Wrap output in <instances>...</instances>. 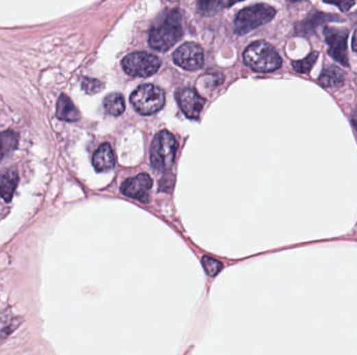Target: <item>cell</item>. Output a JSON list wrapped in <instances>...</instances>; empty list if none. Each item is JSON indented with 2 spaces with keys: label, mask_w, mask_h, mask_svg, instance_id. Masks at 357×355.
I'll list each match as a JSON object with an SVG mask.
<instances>
[{
  "label": "cell",
  "mask_w": 357,
  "mask_h": 355,
  "mask_svg": "<svg viewBox=\"0 0 357 355\" xmlns=\"http://www.w3.org/2000/svg\"><path fill=\"white\" fill-rule=\"evenodd\" d=\"M182 18L177 10L169 12L149 31V45L158 51H167L182 38Z\"/></svg>",
  "instance_id": "cell-1"
},
{
  "label": "cell",
  "mask_w": 357,
  "mask_h": 355,
  "mask_svg": "<svg viewBox=\"0 0 357 355\" xmlns=\"http://www.w3.org/2000/svg\"><path fill=\"white\" fill-rule=\"evenodd\" d=\"M245 65L256 73H273L282 65L276 49L265 41H257L250 44L243 53Z\"/></svg>",
  "instance_id": "cell-2"
},
{
  "label": "cell",
  "mask_w": 357,
  "mask_h": 355,
  "mask_svg": "<svg viewBox=\"0 0 357 355\" xmlns=\"http://www.w3.org/2000/svg\"><path fill=\"white\" fill-rule=\"evenodd\" d=\"M177 142L173 133L162 131L153 137L151 146V163L159 171L169 170L175 161Z\"/></svg>",
  "instance_id": "cell-3"
},
{
  "label": "cell",
  "mask_w": 357,
  "mask_h": 355,
  "mask_svg": "<svg viewBox=\"0 0 357 355\" xmlns=\"http://www.w3.org/2000/svg\"><path fill=\"white\" fill-rule=\"evenodd\" d=\"M276 15V10L271 5H255L245 8L235 18V33L245 35L253 29L267 25Z\"/></svg>",
  "instance_id": "cell-4"
},
{
  "label": "cell",
  "mask_w": 357,
  "mask_h": 355,
  "mask_svg": "<svg viewBox=\"0 0 357 355\" xmlns=\"http://www.w3.org/2000/svg\"><path fill=\"white\" fill-rule=\"evenodd\" d=\"M132 105L141 115L149 116L160 111L165 103V94L159 87L143 85L132 93Z\"/></svg>",
  "instance_id": "cell-5"
},
{
  "label": "cell",
  "mask_w": 357,
  "mask_h": 355,
  "mask_svg": "<svg viewBox=\"0 0 357 355\" xmlns=\"http://www.w3.org/2000/svg\"><path fill=\"white\" fill-rule=\"evenodd\" d=\"M123 68L132 77H147L155 75L161 66L160 60L147 53H133L123 60Z\"/></svg>",
  "instance_id": "cell-6"
},
{
  "label": "cell",
  "mask_w": 357,
  "mask_h": 355,
  "mask_svg": "<svg viewBox=\"0 0 357 355\" xmlns=\"http://www.w3.org/2000/svg\"><path fill=\"white\" fill-rule=\"evenodd\" d=\"M324 37L328 45V53L331 57L336 60L341 65L348 67V31L338 27H326L324 29Z\"/></svg>",
  "instance_id": "cell-7"
},
{
  "label": "cell",
  "mask_w": 357,
  "mask_h": 355,
  "mask_svg": "<svg viewBox=\"0 0 357 355\" xmlns=\"http://www.w3.org/2000/svg\"><path fill=\"white\" fill-rule=\"evenodd\" d=\"M173 62L183 69L193 71L204 65V53L195 43H185L173 53Z\"/></svg>",
  "instance_id": "cell-8"
},
{
  "label": "cell",
  "mask_w": 357,
  "mask_h": 355,
  "mask_svg": "<svg viewBox=\"0 0 357 355\" xmlns=\"http://www.w3.org/2000/svg\"><path fill=\"white\" fill-rule=\"evenodd\" d=\"M153 187V179L149 174L141 173L137 176L127 179L121 185V193L130 198L147 202L149 200V191Z\"/></svg>",
  "instance_id": "cell-9"
},
{
  "label": "cell",
  "mask_w": 357,
  "mask_h": 355,
  "mask_svg": "<svg viewBox=\"0 0 357 355\" xmlns=\"http://www.w3.org/2000/svg\"><path fill=\"white\" fill-rule=\"evenodd\" d=\"M177 101L183 113L189 119H197L205 105V99L195 89L186 88L179 93Z\"/></svg>",
  "instance_id": "cell-10"
},
{
  "label": "cell",
  "mask_w": 357,
  "mask_h": 355,
  "mask_svg": "<svg viewBox=\"0 0 357 355\" xmlns=\"http://www.w3.org/2000/svg\"><path fill=\"white\" fill-rule=\"evenodd\" d=\"M338 15H329V14L315 12L312 15L308 16L306 19L300 22L296 27V33L299 36H308L314 34L317 27L331 21H341Z\"/></svg>",
  "instance_id": "cell-11"
},
{
  "label": "cell",
  "mask_w": 357,
  "mask_h": 355,
  "mask_svg": "<svg viewBox=\"0 0 357 355\" xmlns=\"http://www.w3.org/2000/svg\"><path fill=\"white\" fill-rule=\"evenodd\" d=\"M93 166L97 172H107L112 170L115 165L114 153L110 144L105 143L95 151L93 159Z\"/></svg>",
  "instance_id": "cell-12"
},
{
  "label": "cell",
  "mask_w": 357,
  "mask_h": 355,
  "mask_svg": "<svg viewBox=\"0 0 357 355\" xmlns=\"http://www.w3.org/2000/svg\"><path fill=\"white\" fill-rule=\"evenodd\" d=\"M18 181L19 176L15 168L8 169L0 172V197L5 199L7 202L13 198Z\"/></svg>",
  "instance_id": "cell-13"
},
{
  "label": "cell",
  "mask_w": 357,
  "mask_h": 355,
  "mask_svg": "<svg viewBox=\"0 0 357 355\" xmlns=\"http://www.w3.org/2000/svg\"><path fill=\"white\" fill-rule=\"evenodd\" d=\"M57 117L60 120L67 122H75L79 120L81 114L71 98L66 95H61L57 105Z\"/></svg>",
  "instance_id": "cell-14"
},
{
  "label": "cell",
  "mask_w": 357,
  "mask_h": 355,
  "mask_svg": "<svg viewBox=\"0 0 357 355\" xmlns=\"http://www.w3.org/2000/svg\"><path fill=\"white\" fill-rule=\"evenodd\" d=\"M318 81L324 88L340 87L344 83L345 73L336 66H328L323 70Z\"/></svg>",
  "instance_id": "cell-15"
},
{
  "label": "cell",
  "mask_w": 357,
  "mask_h": 355,
  "mask_svg": "<svg viewBox=\"0 0 357 355\" xmlns=\"http://www.w3.org/2000/svg\"><path fill=\"white\" fill-rule=\"evenodd\" d=\"M103 107L110 115L121 116L125 111V103L123 95L119 93L109 94L103 101Z\"/></svg>",
  "instance_id": "cell-16"
},
{
  "label": "cell",
  "mask_w": 357,
  "mask_h": 355,
  "mask_svg": "<svg viewBox=\"0 0 357 355\" xmlns=\"http://www.w3.org/2000/svg\"><path fill=\"white\" fill-rule=\"evenodd\" d=\"M18 145V135L13 131L0 133V161L15 150Z\"/></svg>",
  "instance_id": "cell-17"
},
{
  "label": "cell",
  "mask_w": 357,
  "mask_h": 355,
  "mask_svg": "<svg viewBox=\"0 0 357 355\" xmlns=\"http://www.w3.org/2000/svg\"><path fill=\"white\" fill-rule=\"evenodd\" d=\"M21 321H18L16 317L10 314H3L0 316V342L7 339L10 334L19 326Z\"/></svg>",
  "instance_id": "cell-18"
},
{
  "label": "cell",
  "mask_w": 357,
  "mask_h": 355,
  "mask_svg": "<svg viewBox=\"0 0 357 355\" xmlns=\"http://www.w3.org/2000/svg\"><path fill=\"white\" fill-rule=\"evenodd\" d=\"M318 57L319 53L314 51L301 61L293 62V67H294L295 71L298 73H303V75L310 73V70L318 61Z\"/></svg>",
  "instance_id": "cell-19"
},
{
  "label": "cell",
  "mask_w": 357,
  "mask_h": 355,
  "mask_svg": "<svg viewBox=\"0 0 357 355\" xmlns=\"http://www.w3.org/2000/svg\"><path fill=\"white\" fill-rule=\"evenodd\" d=\"M199 5V11L202 12L205 15H213L217 13L223 7H229L233 3H226V1H202L197 3Z\"/></svg>",
  "instance_id": "cell-20"
},
{
  "label": "cell",
  "mask_w": 357,
  "mask_h": 355,
  "mask_svg": "<svg viewBox=\"0 0 357 355\" xmlns=\"http://www.w3.org/2000/svg\"><path fill=\"white\" fill-rule=\"evenodd\" d=\"M202 265L207 274L211 277L217 276L219 271L223 269V264H221L219 261H217V259L210 257H203Z\"/></svg>",
  "instance_id": "cell-21"
},
{
  "label": "cell",
  "mask_w": 357,
  "mask_h": 355,
  "mask_svg": "<svg viewBox=\"0 0 357 355\" xmlns=\"http://www.w3.org/2000/svg\"><path fill=\"white\" fill-rule=\"evenodd\" d=\"M82 88L86 93L97 94L103 89V83L95 79H84Z\"/></svg>",
  "instance_id": "cell-22"
},
{
  "label": "cell",
  "mask_w": 357,
  "mask_h": 355,
  "mask_svg": "<svg viewBox=\"0 0 357 355\" xmlns=\"http://www.w3.org/2000/svg\"><path fill=\"white\" fill-rule=\"evenodd\" d=\"M331 5H338L342 11L346 12L350 9L352 5H355V3H349V1H343V3H328Z\"/></svg>",
  "instance_id": "cell-23"
},
{
  "label": "cell",
  "mask_w": 357,
  "mask_h": 355,
  "mask_svg": "<svg viewBox=\"0 0 357 355\" xmlns=\"http://www.w3.org/2000/svg\"><path fill=\"white\" fill-rule=\"evenodd\" d=\"M352 49L354 51V53H357V29L354 31V34H353Z\"/></svg>",
  "instance_id": "cell-24"
},
{
  "label": "cell",
  "mask_w": 357,
  "mask_h": 355,
  "mask_svg": "<svg viewBox=\"0 0 357 355\" xmlns=\"http://www.w3.org/2000/svg\"><path fill=\"white\" fill-rule=\"evenodd\" d=\"M352 122L353 125H354L355 129H356L357 131V109H355L354 113H353Z\"/></svg>",
  "instance_id": "cell-25"
}]
</instances>
